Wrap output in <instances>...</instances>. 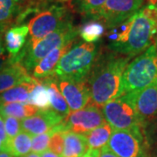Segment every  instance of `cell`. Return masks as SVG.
Returning <instances> with one entry per match:
<instances>
[{"mask_svg":"<svg viewBox=\"0 0 157 157\" xmlns=\"http://www.w3.org/2000/svg\"><path fill=\"white\" fill-rule=\"evenodd\" d=\"M135 105L140 121L145 126L147 121L157 115V81L137 94Z\"/></svg>","mask_w":157,"mask_h":157,"instance_id":"14","label":"cell"},{"mask_svg":"<svg viewBox=\"0 0 157 157\" xmlns=\"http://www.w3.org/2000/svg\"><path fill=\"white\" fill-rule=\"evenodd\" d=\"M88 150L87 140L85 135L72 131L64 132V149L62 157H82Z\"/></svg>","mask_w":157,"mask_h":157,"instance_id":"18","label":"cell"},{"mask_svg":"<svg viewBox=\"0 0 157 157\" xmlns=\"http://www.w3.org/2000/svg\"><path fill=\"white\" fill-rule=\"evenodd\" d=\"M99 43H81L73 46L58 63L52 76L59 79H86L100 55Z\"/></svg>","mask_w":157,"mask_h":157,"instance_id":"3","label":"cell"},{"mask_svg":"<svg viewBox=\"0 0 157 157\" xmlns=\"http://www.w3.org/2000/svg\"><path fill=\"white\" fill-rule=\"evenodd\" d=\"M99 157H118L114 153H113L106 145L105 147H103L100 150V155Z\"/></svg>","mask_w":157,"mask_h":157,"instance_id":"31","label":"cell"},{"mask_svg":"<svg viewBox=\"0 0 157 157\" xmlns=\"http://www.w3.org/2000/svg\"><path fill=\"white\" fill-rule=\"evenodd\" d=\"M107 0H71L70 7L87 18H92Z\"/></svg>","mask_w":157,"mask_h":157,"instance_id":"25","label":"cell"},{"mask_svg":"<svg viewBox=\"0 0 157 157\" xmlns=\"http://www.w3.org/2000/svg\"><path fill=\"white\" fill-rule=\"evenodd\" d=\"M0 143L3 144L6 147V143H7V136H6V128H5V123H4V120L3 117L0 114ZM7 150V149H6Z\"/></svg>","mask_w":157,"mask_h":157,"instance_id":"30","label":"cell"},{"mask_svg":"<svg viewBox=\"0 0 157 157\" xmlns=\"http://www.w3.org/2000/svg\"><path fill=\"white\" fill-rule=\"evenodd\" d=\"M146 0H107L90 19L101 21L106 28L113 29L128 20L140 10Z\"/></svg>","mask_w":157,"mask_h":157,"instance_id":"9","label":"cell"},{"mask_svg":"<svg viewBox=\"0 0 157 157\" xmlns=\"http://www.w3.org/2000/svg\"><path fill=\"white\" fill-rule=\"evenodd\" d=\"M13 1L18 8L17 14L20 11L26 9H31L39 12L50 3L49 0H13Z\"/></svg>","mask_w":157,"mask_h":157,"instance_id":"27","label":"cell"},{"mask_svg":"<svg viewBox=\"0 0 157 157\" xmlns=\"http://www.w3.org/2000/svg\"><path fill=\"white\" fill-rule=\"evenodd\" d=\"M39 111L37 107L28 103H7L0 104V114L2 117L11 116L18 120L31 117Z\"/></svg>","mask_w":157,"mask_h":157,"instance_id":"21","label":"cell"},{"mask_svg":"<svg viewBox=\"0 0 157 157\" xmlns=\"http://www.w3.org/2000/svg\"><path fill=\"white\" fill-rule=\"evenodd\" d=\"M39 82V79L32 78L24 81L21 84L17 85L11 89L0 94V102L1 104L7 103H28L29 97L31 93L34 89L35 86Z\"/></svg>","mask_w":157,"mask_h":157,"instance_id":"17","label":"cell"},{"mask_svg":"<svg viewBox=\"0 0 157 157\" xmlns=\"http://www.w3.org/2000/svg\"><path fill=\"white\" fill-rule=\"evenodd\" d=\"M107 147L118 157H149L143 130H113Z\"/></svg>","mask_w":157,"mask_h":157,"instance_id":"8","label":"cell"},{"mask_svg":"<svg viewBox=\"0 0 157 157\" xmlns=\"http://www.w3.org/2000/svg\"><path fill=\"white\" fill-rule=\"evenodd\" d=\"M99 155H100V150L88 149L82 157H99Z\"/></svg>","mask_w":157,"mask_h":157,"instance_id":"32","label":"cell"},{"mask_svg":"<svg viewBox=\"0 0 157 157\" xmlns=\"http://www.w3.org/2000/svg\"><path fill=\"white\" fill-rule=\"evenodd\" d=\"M105 122L107 121L101 108L94 105L70 113L63 121L66 131L69 130L80 135H86Z\"/></svg>","mask_w":157,"mask_h":157,"instance_id":"10","label":"cell"},{"mask_svg":"<svg viewBox=\"0 0 157 157\" xmlns=\"http://www.w3.org/2000/svg\"><path fill=\"white\" fill-rule=\"evenodd\" d=\"M157 81V43L128 64L122 78L123 94L140 93Z\"/></svg>","mask_w":157,"mask_h":157,"instance_id":"4","label":"cell"},{"mask_svg":"<svg viewBox=\"0 0 157 157\" xmlns=\"http://www.w3.org/2000/svg\"><path fill=\"white\" fill-rule=\"evenodd\" d=\"M105 25L99 20L90 19L78 27V36L86 43H97L105 33Z\"/></svg>","mask_w":157,"mask_h":157,"instance_id":"23","label":"cell"},{"mask_svg":"<svg viewBox=\"0 0 157 157\" xmlns=\"http://www.w3.org/2000/svg\"><path fill=\"white\" fill-rule=\"evenodd\" d=\"M24 157H40V155L39 154H35V153H29L28 155H26Z\"/></svg>","mask_w":157,"mask_h":157,"instance_id":"37","label":"cell"},{"mask_svg":"<svg viewBox=\"0 0 157 157\" xmlns=\"http://www.w3.org/2000/svg\"><path fill=\"white\" fill-rule=\"evenodd\" d=\"M17 12L18 8L13 0H0V25H10Z\"/></svg>","mask_w":157,"mask_h":157,"instance_id":"26","label":"cell"},{"mask_svg":"<svg viewBox=\"0 0 157 157\" xmlns=\"http://www.w3.org/2000/svg\"><path fill=\"white\" fill-rule=\"evenodd\" d=\"M0 157H12V155L8 150H4L0 153Z\"/></svg>","mask_w":157,"mask_h":157,"instance_id":"35","label":"cell"},{"mask_svg":"<svg viewBox=\"0 0 157 157\" xmlns=\"http://www.w3.org/2000/svg\"><path fill=\"white\" fill-rule=\"evenodd\" d=\"M4 118L7 140H11L21 131V121L18 119L11 116H6Z\"/></svg>","mask_w":157,"mask_h":157,"instance_id":"28","label":"cell"},{"mask_svg":"<svg viewBox=\"0 0 157 157\" xmlns=\"http://www.w3.org/2000/svg\"><path fill=\"white\" fill-rule=\"evenodd\" d=\"M73 44L74 42L69 43L62 47L52 51L33 68V77L39 80H42L47 77L52 76L57 65L59 62L62 56L73 47Z\"/></svg>","mask_w":157,"mask_h":157,"instance_id":"16","label":"cell"},{"mask_svg":"<svg viewBox=\"0 0 157 157\" xmlns=\"http://www.w3.org/2000/svg\"><path fill=\"white\" fill-rule=\"evenodd\" d=\"M4 150H6V147L4 146L3 144H1V143H0V153H1L2 151H4Z\"/></svg>","mask_w":157,"mask_h":157,"instance_id":"39","label":"cell"},{"mask_svg":"<svg viewBox=\"0 0 157 157\" xmlns=\"http://www.w3.org/2000/svg\"><path fill=\"white\" fill-rule=\"evenodd\" d=\"M78 36V28L74 26L73 20L66 23L60 28L52 33L35 44H25L22 64L27 71H31L48 53L57 48L73 43Z\"/></svg>","mask_w":157,"mask_h":157,"instance_id":"5","label":"cell"},{"mask_svg":"<svg viewBox=\"0 0 157 157\" xmlns=\"http://www.w3.org/2000/svg\"><path fill=\"white\" fill-rule=\"evenodd\" d=\"M64 119L52 108L39 110L33 116L22 120L21 128L33 136L39 135L54 128Z\"/></svg>","mask_w":157,"mask_h":157,"instance_id":"12","label":"cell"},{"mask_svg":"<svg viewBox=\"0 0 157 157\" xmlns=\"http://www.w3.org/2000/svg\"><path fill=\"white\" fill-rule=\"evenodd\" d=\"M40 157H62L59 155H57L55 153H53L51 150H46L43 152L42 154H40Z\"/></svg>","mask_w":157,"mask_h":157,"instance_id":"33","label":"cell"},{"mask_svg":"<svg viewBox=\"0 0 157 157\" xmlns=\"http://www.w3.org/2000/svg\"><path fill=\"white\" fill-rule=\"evenodd\" d=\"M137 94H125L102 107L104 118L113 130H143L135 105Z\"/></svg>","mask_w":157,"mask_h":157,"instance_id":"6","label":"cell"},{"mask_svg":"<svg viewBox=\"0 0 157 157\" xmlns=\"http://www.w3.org/2000/svg\"><path fill=\"white\" fill-rule=\"evenodd\" d=\"M42 80L45 82L48 87L52 109L63 118H66L70 113V110H69L67 101L64 99L62 94L59 90V86L57 84L55 77L51 76Z\"/></svg>","mask_w":157,"mask_h":157,"instance_id":"19","label":"cell"},{"mask_svg":"<svg viewBox=\"0 0 157 157\" xmlns=\"http://www.w3.org/2000/svg\"><path fill=\"white\" fill-rule=\"evenodd\" d=\"M32 139L33 135L22 130L14 138L7 140L6 149L11 153L12 156H25L31 151Z\"/></svg>","mask_w":157,"mask_h":157,"instance_id":"20","label":"cell"},{"mask_svg":"<svg viewBox=\"0 0 157 157\" xmlns=\"http://www.w3.org/2000/svg\"><path fill=\"white\" fill-rule=\"evenodd\" d=\"M50 2H60V3H64V2H69L70 3V1L71 0H49Z\"/></svg>","mask_w":157,"mask_h":157,"instance_id":"38","label":"cell"},{"mask_svg":"<svg viewBox=\"0 0 157 157\" xmlns=\"http://www.w3.org/2000/svg\"><path fill=\"white\" fill-rule=\"evenodd\" d=\"M131 58L108 52L99 55L86 78L91 94V104L99 108L123 95L122 78Z\"/></svg>","mask_w":157,"mask_h":157,"instance_id":"2","label":"cell"},{"mask_svg":"<svg viewBox=\"0 0 157 157\" xmlns=\"http://www.w3.org/2000/svg\"><path fill=\"white\" fill-rule=\"evenodd\" d=\"M64 149V132L56 131L52 135L49 142V150L57 155H62Z\"/></svg>","mask_w":157,"mask_h":157,"instance_id":"29","label":"cell"},{"mask_svg":"<svg viewBox=\"0 0 157 157\" xmlns=\"http://www.w3.org/2000/svg\"><path fill=\"white\" fill-rule=\"evenodd\" d=\"M69 21H72L70 7L60 2H50L28 23V43H37Z\"/></svg>","mask_w":157,"mask_h":157,"instance_id":"7","label":"cell"},{"mask_svg":"<svg viewBox=\"0 0 157 157\" xmlns=\"http://www.w3.org/2000/svg\"><path fill=\"white\" fill-rule=\"evenodd\" d=\"M5 53V45L3 43V34H0V59L3 58Z\"/></svg>","mask_w":157,"mask_h":157,"instance_id":"34","label":"cell"},{"mask_svg":"<svg viewBox=\"0 0 157 157\" xmlns=\"http://www.w3.org/2000/svg\"><path fill=\"white\" fill-rule=\"evenodd\" d=\"M108 48L133 58L157 43V6L146 5L107 34Z\"/></svg>","mask_w":157,"mask_h":157,"instance_id":"1","label":"cell"},{"mask_svg":"<svg viewBox=\"0 0 157 157\" xmlns=\"http://www.w3.org/2000/svg\"><path fill=\"white\" fill-rule=\"evenodd\" d=\"M55 79L60 93L67 101L70 113L82 109L91 104V94L86 79Z\"/></svg>","mask_w":157,"mask_h":157,"instance_id":"11","label":"cell"},{"mask_svg":"<svg viewBox=\"0 0 157 157\" xmlns=\"http://www.w3.org/2000/svg\"><path fill=\"white\" fill-rule=\"evenodd\" d=\"M113 133V128L107 122H105L99 128L86 134L88 149L100 150L107 144Z\"/></svg>","mask_w":157,"mask_h":157,"instance_id":"22","label":"cell"},{"mask_svg":"<svg viewBox=\"0 0 157 157\" xmlns=\"http://www.w3.org/2000/svg\"><path fill=\"white\" fill-rule=\"evenodd\" d=\"M147 5L157 6V0H146Z\"/></svg>","mask_w":157,"mask_h":157,"instance_id":"36","label":"cell"},{"mask_svg":"<svg viewBox=\"0 0 157 157\" xmlns=\"http://www.w3.org/2000/svg\"><path fill=\"white\" fill-rule=\"evenodd\" d=\"M29 34L27 25H14L8 29L5 33V45L8 51L9 63L21 62L25 54V46Z\"/></svg>","mask_w":157,"mask_h":157,"instance_id":"13","label":"cell"},{"mask_svg":"<svg viewBox=\"0 0 157 157\" xmlns=\"http://www.w3.org/2000/svg\"><path fill=\"white\" fill-rule=\"evenodd\" d=\"M28 104L37 107L39 110H46L50 108V95L48 87L43 80H39V83L35 86L29 97Z\"/></svg>","mask_w":157,"mask_h":157,"instance_id":"24","label":"cell"},{"mask_svg":"<svg viewBox=\"0 0 157 157\" xmlns=\"http://www.w3.org/2000/svg\"><path fill=\"white\" fill-rule=\"evenodd\" d=\"M32 78L22 62L9 63L0 70V94Z\"/></svg>","mask_w":157,"mask_h":157,"instance_id":"15","label":"cell"},{"mask_svg":"<svg viewBox=\"0 0 157 157\" xmlns=\"http://www.w3.org/2000/svg\"><path fill=\"white\" fill-rule=\"evenodd\" d=\"M0 104H1V102H0Z\"/></svg>","mask_w":157,"mask_h":157,"instance_id":"40","label":"cell"}]
</instances>
